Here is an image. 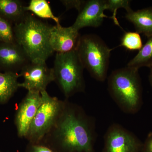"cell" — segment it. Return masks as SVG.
<instances>
[{"instance_id":"12","label":"cell","mask_w":152,"mask_h":152,"mask_svg":"<svg viewBox=\"0 0 152 152\" xmlns=\"http://www.w3.org/2000/svg\"><path fill=\"white\" fill-rule=\"evenodd\" d=\"M81 36L72 26L64 27L61 24L52 26L50 44L56 53H65L77 50Z\"/></svg>"},{"instance_id":"23","label":"cell","mask_w":152,"mask_h":152,"mask_svg":"<svg viewBox=\"0 0 152 152\" xmlns=\"http://www.w3.org/2000/svg\"><path fill=\"white\" fill-rule=\"evenodd\" d=\"M141 152H152V132L149 133L143 143Z\"/></svg>"},{"instance_id":"19","label":"cell","mask_w":152,"mask_h":152,"mask_svg":"<svg viewBox=\"0 0 152 152\" xmlns=\"http://www.w3.org/2000/svg\"><path fill=\"white\" fill-rule=\"evenodd\" d=\"M130 1L129 0H105L106 10H109L113 13V16L110 18L113 21L114 23L121 27L116 15L118 9L124 8L127 13L133 10L131 8Z\"/></svg>"},{"instance_id":"10","label":"cell","mask_w":152,"mask_h":152,"mask_svg":"<svg viewBox=\"0 0 152 152\" xmlns=\"http://www.w3.org/2000/svg\"><path fill=\"white\" fill-rule=\"evenodd\" d=\"M106 10L105 0H88L79 11L75 21L72 26L77 31L87 27H99L108 18L104 14Z\"/></svg>"},{"instance_id":"9","label":"cell","mask_w":152,"mask_h":152,"mask_svg":"<svg viewBox=\"0 0 152 152\" xmlns=\"http://www.w3.org/2000/svg\"><path fill=\"white\" fill-rule=\"evenodd\" d=\"M42 102L39 92L28 91L18 106L15 118V124L19 137L25 138L38 109Z\"/></svg>"},{"instance_id":"15","label":"cell","mask_w":152,"mask_h":152,"mask_svg":"<svg viewBox=\"0 0 152 152\" xmlns=\"http://www.w3.org/2000/svg\"><path fill=\"white\" fill-rule=\"evenodd\" d=\"M19 74L12 72H0V103H5L19 88Z\"/></svg>"},{"instance_id":"2","label":"cell","mask_w":152,"mask_h":152,"mask_svg":"<svg viewBox=\"0 0 152 152\" xmlns=\"http://www.w3.org/2000/svg\"><path fill=\"white\" fill-rule=\"evenodd\" d=\"M52 26L28 12L20 21L14 24L15 42L30 61H46L54 53L50 44Z\"/></svg>"},{"instance_id":"24","label":"cell","mask_w":152,"mask_h":152,"mask_svg":"<svg viewBox=\"0 0 152 152\" xmlns=\"http://www.w3.org/2000/svg\"><path fill=\"white\" fill-rule=\"evenodd\" d=\"M150 73L149 75V81L150 85L152 88V66L150 68Z\"/></svg>"},{"instance_id":"17","label":"cell","mask_w":152,"mask_h":152,"mask_svg":"<svg viewBox=\"0 0 152 152\" xmlns=\"http://www.w3.org/2000/svg\"><path fill=\"white\" fill-rule=\"evenodd\" d=\"M25 10L27 12H32L40 18L51 19L57 25L60 24L59 18L54 15L45 0H31L28 5L25 7Z\"/></svg>"},{"instance_id":"7","label":"cell","mask_w":152,"mask_h":152,"mask_svg":"<svg viewBox=\"0 0 152 152\" xmlns=\"http://www.w3.org/2000/svg\"><path fill=\"white\" fill-rule=\"evenodd\" d=\"M104 139L102 152H140L142 147L134 133L118 124L109 127Z\"/></svg>"},{"instance_id":"18","label":"cell","mask_w":152,"mask_h":152,"mask_svg":"<svg viewBox=\"0 0 152 152\" xmlns=\"http://www.w3.org/2000/svg\"><path fill=\"white\" fill-rule=\"evenodd\" d=\"M120 46L129 50H140L143 46L140 34L137 32H126L121 39Z\"/></svg>"},{"instance_id":"11","label":"cell","mask_w":152,"mask_h":152,"mask_svg":"<svg viewBox=\"0 0 152 152\" xmlns=\"http://www.w3.org/2000/svg\"><path fill=\"white\" fill-rule=\"evenodd\" d=\"M30 61L16 43L0 42V70L18 73Z\"/></svg>"},{"instance_id":"3","label":"cell","mask_w":152,"mask_h":152,"mask_svg":"<svg viewBox=\"0 0 152 152\" xmlns=\"http://www.w3.org/2000/svg\"><path fill=\"white\" fill-rule=\"evenodd\" d=\"M108 91L124 113L135 114L143 104L142 87L139 69L126 66L115 70L107 78Z\"/></svg>"},{"instance_id":"14","label":"cell","mask_w":152,"mask_h":152,"mask_svg":"<svg viewBox=\"0 0 152 152\" xmlns=\"http://www.w3.org/2000/svg\"><path fill=\"white\" fill-rule=\"evenodd\" d=\"M25 7L19 0H0V16L15 24L20 21L27 12Z\"/></svg>"},{"instance_id":"22","label":"cell","mask_w":152,"mask_h":152,"mask_svg":"<svg viewBox=\"0 0 152 152\" xmlns=\"http://www.w3.org/2000/svg\"><path fill=\"white\" fill-rule=\"evenodd\" d=\"M86 1L82 0H63L61 2L66 7V10L74 8L79 12L82 8Z\"/></svg>"},{"instance_id":"4","label":"cell","mask_w":152,"mask_h":152,"mask_svg":"<svg viewBox=\"0 0 152 152\" xmlns=\"http://www.w3.org/2000/svg\"><path fill=\"white\" fill-rule=\"evenodd\" d=\"M84 67L76 50L65 53H56L52 68L54 81L66 99L78 93L84 92L86 83Z\"/></svg>"},{"instance_id":"6","label":"cell","mask_w":152,"mask_h":152,"mask_svg":"<svg viewBox=\"0 0 152 152\" xmlns=\"http://www.w3.org/2000/svg\"><path fill=\"white\" fill-rule=\"evenodd\" d=\"M41 94L42 102L25 137L32 143L42 142L56 122L64 103V100L51 96L46 91Z\"/></svg>"},{"instance_id":"8","label":"cell","mask_w":152,"mask_h":152,"mask_svg":"<svg viewBox=\"0 0 152 152\" xmlns=\"http://www.w3.org/2000/svg\"><path fill=\"white\" fill-rule=\"evenodd\" d=\"M19 76L24 80L19 83V88H24L28 91H46L48 85L54 81L52 68L48 66L45 61L40 59L31 61L22 69Z\"/></svg>"},{"instance_id":"16","label":"cell","mask_w":152,"mask_h":152,"mask_svg":"<svg viewBox=\"0 0 152 152\" xmlns=\"http://www.w3.org/2000/svg\"><path fill=\"white\" fill-rule=\"evenodd\" d=\"M127 66L139 69L142 67L152 66V36L148 38L146 43L135 56L128 63Z\"/></svg>"},{"instance_id":"5","label":"cell","mask_w":152,"mask_h":152,"mask_svg":"<svg viewBox=\"0 0 152 152\" xmlns=\"http://www.w3.org/2000/svg\"><path fill=\"white\" fill-rule=\"evenodd\" d=\"M112 49L99 36H81L77 50L85 69L96 80L104 82L107 77L109 62Z\"/></svg>"},{"instance_id":"1","label":"cell","mask_w":152,"mask_h":152,"mask_svg":"<svg viewBox=\"0 0 152 152\" xmlns=\"http://www.w3.org/2000/svg\"><path fill=\"white\" fill-rule=\"evenodd\" d=\"M97 136L95 118L66 99L56 122L40 143L55 152H95Z\"/></svg>"},{"instance_id":"20","label":"cell","mask_w":152,"mask_h":152,"mask_svg":"<svg viewBox=\"0 0 152 152\" xmlns=\"http://www.w3.org/2000/svg\"><path fill=\"white\" fill-rule=\"evenodd\" d=\"M12 24L0 16V42H15Z\"/></svg>"},{"instance_id":"21","label":"cell","mask_w":152,"mask_h":152,"mask_svg":"<svg viewBox=\"0 0 152 152\" xmlns=\"http://www.w3.org/2000/svg\"><path fill=\"white\" fill-rule=\"evenodd\" d=\"M26 152H55L49 147L42 143H32L29 142Z\"/></svg>"},{"instance_id":"13","label":"cell","mask_w":152,"mask_h":152,"mask_svg":"<svg viewBox=\"0 0 152 152\" xmlns=\"http://www.w3.org/2000/svg\"><path fill=\"white\" fill-rule=\"evenodd\" d=\"M125 18L134 25L136 32L147 37L152 36V7L127 13Z\"/></svg>"}]
</instances>
